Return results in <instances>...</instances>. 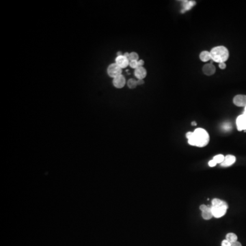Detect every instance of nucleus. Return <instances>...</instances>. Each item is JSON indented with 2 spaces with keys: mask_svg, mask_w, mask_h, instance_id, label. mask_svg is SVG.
<instances>
[{
  "mask_svg": "<svg viewBox=\"0 0 246 246\" xmlns=\"http://www.w3.org/2000/svg\"><path fill=\"white\" fill-rule=\"evenodd\" d=\"M186 137L191 146L197 147H204L209 142V135L204 129L198 128L193 132H187Z\"/></svg>",
  "mask_w": 246,
  "mask_h": 246,
  "instance_id": "nucleus-1",
  "label": "nucleus"
},
{
  "mask_svg": "<svg viewBox=\"0 0 246 246\" xmlns=\"http://www.w3.org/2000/svg\"><path fill=\"white\" fill-rule=\"evenodd\" d=\"M211 211L213 216L215 218L223 217L227 212L228 205L225 201L219 198H214L211 202Z\"/></svg>",
  "mask_w": 246,
  "mask_h": 246,
  "instance_id": "nucleus-2",
  "label": "nucleus"
},
{
  "mask_svg": "<svg viewBox=\"0 0 246 246\" xmlns=\"http://www.w3.org/2000/svg\"><path fill=\"white\" fill-rule=\"evenodd\" d=\"M211 60L215 62H225L229 58V52L227 48L224 46L215 47L210 51Z\"/></svg>",
  "mask_w": 246,
  "mask_h": 246,
  "instance_id": "nucleus-3",
  "label": "nucleus"
},
{
  "mask_svg": "<svg viewBox=\"0 0 246 246\" xmlns=\"http://www.w3.org/2000/svg\"><path fill=\"white\" fill-rule=\"evenodd\" d=\"M107 73H108V75L110 77L115 78L119 75H121L122 68L116 64H112L108 67Z\"/></svg>",
  "mask_w": 246,
  "mask_h": 246,
  "instance_id": "nucleus-4",
  "label": "nucleus"
},
{
  "mask_svg": "<svg viewBox=\"0 0 246 246\" xmlns=\"http://www.w3.org/2000/svg\"><path fill=\"white\" fill-rule=\"evenodd\" d=\"M200 209L202 211V217L204 219L209 220L211 219L213 217L212 211H211V206L202 204L200 206Z\"/></svg>",
  "mask_w": 246,
  "mask_h": 246,
  "instance_id": "nucleus-5",
  "label": "nucleus"
},
{
  "mask_svg": "<svg viewBox=\"0 0 246 246\" xmlns=\"http://www.w3.org/2000/svg\"><path fill=\"white\" fill-rule=\"evenodd\" d=\"M237 129L239 131L246 130V115L244 114L239 116L236 121Z\"/></svg>",
  "mask_w": 246,
  "mask_h": 246,
  "instance_id": "nucleus-6",
  "label": "nucleus"
},
{
  "mask_svg": "<svg viewBox=\"0 0 246 246\" xmlns=\"http://www.w3.org/2000/svg\"><path fill=\"white\" fill-rule=\"evenodd\" d=\"M233 103L235 105L238 107H245L246 106V95L239 94L234 97Z\"/></svg>",
  "mask_w": 246,
  "mask_h": 246,
  "instance_id": "nucleus-7",
  "label": "nucleus"
},
{
  "mask_svg": "<svg viewBox=\"0 0 246 246\" xmlns=\"http://www.w3.org/2000/svg\"><path fill=\"white\" fill-rule=\"evenodd\" d=\"M236 161V157H235L234 155H228L225 156L224 157V159L220 165L222 167H229V166H231L233 165Z\"/></svg>",
  "mask_w": 246,
  "mask_h": 246,
  "instance_id": "nucleus-8",
  "label": "nucleus"
},
{
  "mask_svg": "<svg viewBox=\"0 0 246 246\" xmlns=\"http://www.w3.org/2000/svg\"><path fill=\"white\" fill-rule=\"evenodd\" d=\"M116 64L121 68H126L129 64V60L127 58H125L124 55L118 56L116 59Z\"/></svg>",
  "mask_w": 246,
  "mask_h": 246,
  "instance_id": "nucleus-9",
  "label": "nucleus"
},
{
  "mask_svg": "<svg viewBox=\"0 0 246 246\" xmlns=\"http://www.w3.org/2000/svg\"><path fill=\"white\" fill-rule=\"evenodd\" d=\"M202 70H203V73L206 75H208V76H211V75H213L215 73V66L212 64H206L203 66V68H202Z\"/></svg>",
  "mask_w": 246,
  "mask_h": 246,
  "instance_id": "nucleus-10",
  "label": "nucleus"
},
{
  "mask_svg": "<svg viewBox=\"0 0 246 246\" xmlns=\"http://www.w3.org/2000/svg\"><path fill=\"white\" fill-rule=\"evenodd\" d=\"M114 85L117 88H122L125 85V78L123 75H119V76L115 77L113 81Z\"/></svg>",
  "mask_w": 246,
  "mask_h": 246,
  "instance_id": "nucleus-11",
  "label": "nucleus"
},
{
  "mask_svg": "<svg viewBox=\"0 0 246 246\" xmlns=\"http://www.w3.org/2000/svg\"><path fill=\"white\" fill-rule=\"evenodd\" d=\"M135 75L137 79H144L146 76V70L142 66H140L135 70Z\"/></svg>",
  "mask_w": 246,
  "mask_h": 246,
  "instance_id": "nucleus-12",
  "label": "nucleus"
},
{
  "mask_svg": "<svg viewBox=\"0 0 246 246\" xmlns=\"http://www.w3.org/2000/svg\"><path fill=\"white\" fill-rule=\"evenodd\" d=\"M200 59L202 60V62H208L209 60H211V55L210 51H202L201 53L200 54Z\"/></svg>",
  "mask_w": 246,
  "mask_h": 246,
  "instance_id": "nucleus-13",
  "label": "nucleus"
},
{
  "mask_svg": "<svg viewBox=\"0 0 246 246\" xmlns=\"http://www.w3.org/2000/svg\"><path fill=\"white\" fill-rule=\"evenodd\" d=\"M237 239H238V237H237V234H235L234 233H232V232L228 233L226 236V240L228 241L230 243H231L237 241Z\"/></svg>",
  "mask_w": 246,
  "mask_h": 246,
  "instance_id": "nucleus-14",
  "label": "nucleus"
},
{
  "mask_svg": "<svg viewBox=\"0 0 246 246\" xmlns=\"http://www.w3.org/2000/svg\"><path fill=\"white\" fill-rule=\"evenodd\" d=\"M184 3L185 4H183V10L182 12H185L186 10L191 9V8L193 7L196 4V2L193 1H185Z\"/></svg>",
  "mask_w": 246,
  "mask_h": 246,
  "instance_id": "nucleus-15",
  "label": "nucleus"
},
{
  "mask_svg": "<svg viewBox=\"0 0 246 246\" xmlns=\"http://www.w3.org/2000/svg\"><path fill=\"white\" fill-rule=\"evenodd\" d=\"M224 157H225V156H224L223 155L219 154V155H215V156L214 157H213V159L217 163L221 164L222 162H223V161H224Z\"/></svg>",
  "mask_w": 246,
  "mask_h": 246,
  "instance_id": "nucleus-16",
  "label": "nucleus"
},
{
  "mask_svg": "<svg viewBox=\"0 0 246 246\" xmlns=\"http://www.w3.org/2000/svg\"><path fill=\"white\" fill-rule=\"evenodd\" d=\"M127 86H128V87L131 88V89H133V88H136V86H137V81L135 80V79H130L128 81V82H127Z\"/></svg>",
  "mask_w": 246,
  "mask_h": 246,
  "instance_id": "nucleus-17",
  "label": "nucleus"
},
{
  "mask_svg": "<svg viewBox=\"0 0 246 246\" xmlns=\"http://www.w3.org/2000/svg\"><path fill=\"white\" fill-rule=\"evenodd\" d=\"M138 59H139V55H138L137 53L135 52H132L130 53V55H129V62L130 61H138Z\"/></svg>",
  "mask_w": 246,
  "mask_h": 246,
  "instance_id": "nucleus-18",
  "label": "nucleus"
},
{
  "mask_svg": "<svg viewBox=\"0 0 246 246\" xmlns=\"http://www.w3.org/2000/svg\"><path fill=\"white\" fill-rule=\"evenodd\" d=\"M129 66H131V68L136 69L139 67V65H138V61H130L129 62Z\"/></svg>",
  "mask_w": 246,
  "mask_h": 246,
  "instance_id": "nucleus-19",
  "label": "nucleus"
},
{
  "mask_svg": "<svg viewBox=\"0 0 246 246\" xmlns=\"http://www.w3.org/2000/svg\"><path fill=\"white\" fill-rule=\"evenodd\" d=\"M222 246H231V243H230L226 239H224L222 242Z\"/></svg>",
  "mask_w": 246,
  "mask_h": 246,
  "instance_id": "nucleus-20",
  "label": "nucleus"
},
{
  "mask_svg": "<svg viewBox=\"0 0 246 246\" xmlns=\"http://www.w3.org/2000/svg\"><path fill=\"white\" fill-rule=\"evenodd\" d=\"M217 164V163L216 162H215V161L214 160H213V159H212V160H210V161H209V165L210 166V167H211V168H212V167H215V166Z\"/></svg>",
  "mask_w": 246,
  "mask_h": 246,
  "instance_id": "nucleus-21",
  "label": "nucleus"
},
{
  "mask_svg": "<svg viewBox=\"0 0 246 246\" xmlns=\"http://www.w3.org/2000/svg\"><path fill=\"white\" fill-rule=\"evenodd\" d=\"M219 67L220 69H225L226 67V65L225 62H222V63L219 64Z\"/></svg>",
  "mask_w": 246,
  "mask_h": 246,
  "instance_id": "nucleus-22",
  "label": "nucleus"
},
{
  "mask_svg": "<svg viewBox=\"0 0 246 246\" xmlns=\"http://www.w3.org/2000/svg\"><path fill=\"white\" fill-rule=\"evenodd\" d=\"M231 246H242V245H241V243L240 242H239V241H236V242L231 243Z\"/></svg>",
  "mask_w": 246,
  "mask_h": 246,
  "instance_id": "nucleus-23",
  "label": "nucleus"
},
{
  "mask_svg": "<svg viewBox=\"0 0 246 246\" xmlns=\"http://www.w3.org/2000/svg\"><path fill=\"white\" fill-rule=\"evenodd\" d=\"M137 85H142V84L144 83V81L143 79H137Z\"/></svg>",
  "mask_w": 246,
  "mask_h": 246,
  "instance_id": "nucleus-24",
  "label": "nucleus"
},
{
  "mask_svg": "<svg viewBox=\"0 0 246 246\" xmlns=\"http://www.w3.org/2000/svg\"><path fill=\"white\" fill-rule=\"evenodd\" d=\"M144 62L142 60H138V65H139V67H140V66H143L144 65Z\"/></svg>",
  "mask_w": 246,
  "mask_h": 246,
  "instance_id": "nucleus-25",
  "label": "nucleus"
},
{
  "mask_svg": "<svg viewBox=\"0 0 246 246\" xmlns=\"http://www.w3.org/2000/svg\"><path fill=\"white\" fill-rule=\"evenodd\" d=\"M123 55H124L125 58H127V59H129V55H130V53H125Z\"/></svg>",
  "mask_w": 246,
  "mask_h": 246,
  "instance_id": "nucleus-26",
  "label": "nucleus"
},
{
  "mask_svg": "<svg viewBox=\"0 0 246 246\" xmlns=\"http://www.w3.org/2000/svg\"><path fill=\"white\" fill-rule=\"evenodd\" d=\"M117 55H118V56H122L123 55H122V53L120 52V51H118V52L117 53Z\"/></svg>",
  "mask_w": 246,
  "mask_h": 246,
  "instance_id": "nucleus-27",
  "label": "nucleus"
},
{
  "mask_svg": "<svg viewBox=\"0 0 246 246\" xmlns=\"http://www.w3.org/2000/svg\"><path fill=\"white\" fill-rule=\"evenodd\" d=\"M191 125H192V126H196V122H191Z\"/></svg>",
  "mask_w": 246,
  "mask_h": 246,
  "instance_id": "nucleus-28",
  "label": "nucleus"
},
{
  "mask_svg": "<svg viewBox=\"0 0 246 246\" xmlns=\"http://www.w3.org/2000/svg\"><path fill=\"white\" fill-rule=\"evenodd\" d=\"M244 114H245L246 115V106L245 107V109H244V113H243Z\"/></svg>",
  "mask_w": 246,
  "mask_h": 246,
  "instance_id": "nucleus-29",
  "label": "nucleus"
}]
</instances>
